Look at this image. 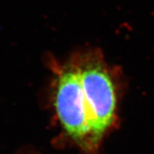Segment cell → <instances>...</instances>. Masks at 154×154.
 <instances>
[{
    "mask_svg": "<svg viewBox=\"0 0 154 154\" xmlns=\"http://www.w3.org/2000/svg\"><path fill=\"white\" fill-rule=\"evenodd\" d=\"M80 76L88 108L95 150L116 120L117 95L110 72L98 52H88L73 60Z\"/></svg>",
    "mask_w": 154,
    "mask_h": 154,
    "instance_id": "1",
    "label": "cell"
},
{
    "mask_svg": "<svg viewBox=\"0 0 154 154\" xmlns=\"http://www.w3.org/2000/svg\"><path fill=\"white\" fill-rule=\"evenodd\" d=\"M55 107L59 120L70 139L88 152L95 151L80 76L74 63L56 69Z\"/></svg>",
    "mask_w": 154,
    "mask_h": 154,
    "instance_id": "2",
    "label": "cell"
}]
</instances>
